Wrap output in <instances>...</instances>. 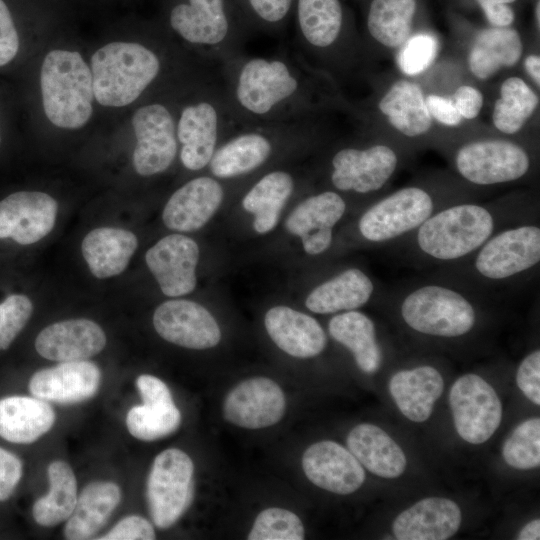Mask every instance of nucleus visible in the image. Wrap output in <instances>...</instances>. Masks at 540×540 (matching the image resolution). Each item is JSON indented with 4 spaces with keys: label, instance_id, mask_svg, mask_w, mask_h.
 Instances as JSON below:
<instances>
[{
    "label": "nucleus",
    "instance_id": "nucleus-17",
    "mask_svg": "<svg viewBox=\"0 0 540 540\" xmlns=\"http://www.w3.org/2000/svg\"><path fill=\"white\" fill-rule=\"evenodd\" d=\"M153 325L163 339L189 349L212 348L221 339L212 314L190 300H169L159 305L153 314Z\"/></svg>",
    "mask_w": 540,
    "mask_h": 540
},
{
    "label": "nucleus",
    "instance_id": "nucleus-49",
    "mask_svg": "<svg viewBox=\"0 0 540 540\" xmlns=\"http://www.w3.org/2000/svg\"><path fill=\"white\" fill-rule=\"evenodd\" d=\"M19 37L10 11L0 0V66L11 62L18 53Z\"/></svg>",
    "mask_w": 540,
    "mask_h": 540
},
{
    "label": "nucleus",
    "instance_id": "nucleus-9",
    "mask_svg": "<svg viewBox=\"0 0 540 540\" xmlns=\"http://www.w3.org/2000/svg\"><path fill=\"white\" fill-rule=\"evenodd\" d=\"M40 85L44 112L52 124L77 129L87 123L94 90L91 70L80 53L50 51L42 63Z\"/></svg>",
    "mask_w": 540,
    "mask_h": 540
},
{
    "label": "nucleus",
    "instance_id": "nucleus-52",
    "mask_svg": "<svg viewBox=\"0 0 540 540\" xmlns=\"http://www.w3.org/2000/svg\"><path fill=\"white\" fill-rule=\"evenodd\" d=\"M451 99L462 118L465 119L477 117L483 105L481 92L468 85L460 86Z\"/></svg>",
    "mask_w": 540,
    "mask_h": 540
},
{
    "label": "nucleus",
    "instance_id": "nucleus-3",
    "mask_svg": "<svg viewBox=\"0 0 540 540\" xmlns=\"http://www.w3.org/2000/svg\"><path fill=\"white\" fill-rule=\"evenodd\" d=\"M540 265V226L536 218L505 227L472 255L443 267L441 277L479 293L529 278Z\"/></svg>",
    "mask_w": 540,
    "mask_h": 540
},
{
    "label": "nucleus",
    "instance_id": "nucleus-28",
    "mask_svg": "<svg viewBox=\"0 0 540 540\" xmlns=\"http://www.w3.org/2000/svg\"><path fill=\"white\" fill-rule=\"evenodd\" d=\"M376 284L360 268H347L314 287L305 300L308 310L333 314L356 310L375 295Z\"/></svg>",
    "mask_w": 540,
    "mask_h": 540
},
{
    "label": "nucleus",
    "instance_id": "nucleus-27",
    "mask_svg": "<svg viewBox=\"0 0 540 540\" xmlns=\"http://www.w3.org/2000/svg\"><path fill=\"white\" fill-rule=\"evenodd\" d=\"M264 324L272 341L290 356L311 358L326 347V333L319 322L290 307H272L265 314Z\"/></svg>",
    "mask_w": 540,
    "mask_h": 540
},
{
    "label": "nucleus",
    "instance_id": "nucleus-51",
    "mask_svg": "<svg viewBox=\"0 0 540 540\" xmlns=\"http://www.w3.org/2000/svg\"><path fill=\"white\" fill-rule=\"evenodd\" d=\"M136 386L143 403H171V393L167 385L159 378L143 374L138 376Z\"/></svg>",
    "mask_w": 540,
    "mask_h": 540
},
{
    "label": "nucleus",
    "instance_id": "nucleus-36",
    "mask_svg": "<svg viewBox=\"0 0 540 540\" xmlns=\"http://www.w3.org/2000/svg\"><path fill=\"white\" fill-rule=\"evenodd\" d=\"M390 124L407 137H418L429 131L432 117L421 88L407 80L395 82L378 103Z\"/></svg>",
    "mask_w": 540,
    "mask_h": 540
},
{
    "label": "nucleus",
    "instance_id": "nucleus-29",
    "mask_svg": "<svg viewBox=\"0 0 540 540\" xmlns=\"http://www.w3.org/2000/svg\"><path fill=\"white\" fill-rule=\"evenodd\" d=\"M444 382L440 372L429 365L396 372L389 381V391L400 412L413 422L426 421Z\"/></svg>",
    "mask_w": 540,
    "mask_h": 540
},
{
    "label": "nucleus",
    "instance_id": "nucleus-12",
    "mask_svg": "<svg viewBox=\"0 0 540 540\" xmlns=\"http://www.w3.org/2000/svg\"><path fill=\"white\" fill-rule=\"evenodd\" d=\"M454 164L464 180L491 186L521 179L528 173L531 160L522 146L493 139L463 145L455 154Z\"/></svg>",
    "mask_w": 540,
    "mask_h": 540
},
{
    "label": "nucleus",
    "instance_id": "nucleus-6",
    "mask_svg": "<svg viewBox=\"0 0 540 540\" xmlns=\"http://www.w3.org/2000/svg\"><path fill=\"white\" fill-rule=\"evenodd\" d=\"M315 126L313 118L241 126L217 148L210 170L225 180L247 176L271 162L281 151L308 143Z\"/></svg>",
    "mask_w": 540,
    "mask_h": 540
},
{
    "label": "nucleus",
    "instance_id": "nucleus-1",
    "mask_svg": "<svg viewBox=\"0 0 540 540\" xmlns=\"http://www.w3.org/2000/svg\"><path fill=\"white\" fill-rule=\"evenodd\" d=\"M218 71L240 126L313 118L329 101L320 74L290 43L268 56L244 51L220 64Z\"/></svg>",
    "mask_w": 540,
    "mask_h": 540
},
{
    "label": "nucleus",
    "instance_id": "nucleus-44",
    "mask_svg": "<svg viewBox=\"0 0 540 540\" xmlns=\"http://www.w3.org/2000/svg\"><path fill=\"white\" fill-rule=\"evenodd\" d=\"M295 0H241L247 14V28L268 34L281 33L292 13Z\"/></svg>",
    "mask_w": 540,
    "mask_h": 540
},
{
    "label": "nucleus",
    "instance_id": "nucleus-23",
    "mask_svg": "<svg viewBox=\"0 0 540 540\" xmlns=\"http://www.w3.org/2000/svg\"><path fill=\"white\" fill-rule=\"evenodd\" d=\"M219 180L212 175H202L178 188L163 209L166 227L180 232L202 228L223 202L225 192Z\"/></svg>",
    "mask_w": 540,
    "mask_h": 540
},
{
    "label": "nucleus",
    "instance_id": "nucleus-41",
    "mask_svg": "<svg viewBox=\"0 0 540 540\" xmlns=\"http://www.w3.org/2000/svg\"><path fill=\"white\" fill-rule=\"evenodd\" d=\"M180 423L181 413L174 402L136 405L126 416L129 433L143 441L166 437L175 432Z\"/></svg>",
    "mask_w": 540,
    "mask_h": 540
},
{
    "label": "nucleus",
    "instance_id": "nucleus-35",
    "mask_svg": "<svg viewBox=\"0 0 540 540\" xmlns=\"http://www.w3.org/2000/svg\"><path fill=\"white\" fill-rule=\"evenodd\" d=\"M121 500V491L113 482L89 483L77 498L67 519L64 536L69 540L92 538L106 523Z\"/></svg>",
    "mask_w": 540,
    "mask_h": 540
},
{
    "label": "nucleus",
    "instance_id": "nucleus-31",
    "mask_svg": "<svg viewBox=\"0 0 540 540\" xmlns=\"http://www.w3.org/2000/svg\"><path fill=\"white\" fill-rule=\"evenodd\" d=\"M54 422L55 412L47 401L34 396L0 399V437L8 442L32 443L47 433Z\"/></svg>",
    "mask_w": 540,
    "mask_h": 540
},
{
    "label": "nucleus",
    "instance_id": "nucleus-47",
    "mask_svg": "<svg viewBox=\"0 0 540 540\" xmlns=\"http://www.w3.org/2000/svg\"><path fill=\"white\" fill-rule=\"evenodd\" d=\"M516 382L523 394L534 404H540V351L529 353L520 363Z\"/></svg>",
    "mask_w": 540,
    "mask_h": 540
},
{
    "label": "nucleus",
    "instance_id": "nucleus-13",
    "mask_svg": "<svg viewBox=\"0 0 540 540\" xmlns=\"http://www.w3.org/2000/svg\"><path fill=\"white\" fill-rule=\"evenodd\" d=\"M449 404L459 436L468 443L486 442L502 420V403L482 377L465 374L452 385Z\"/></svg>",
    "mask_w": 540,
    "mask_h": 540
},
{
    "label": "nucleus",
    "instance_id": "nucleus-15",
    "mask_svg": "<svg viewBox=\"0 0 540 540\" xmlns=\"http://www.w3.org/2000/svg\"><path fill=\"white\" fill-rule=\"evenodd\" d=\"M398 162L396 152L384 144L342 147L331 157L330 182L341 192L371 194L390 180Z\"/></svg>",
    "mask_w": 540,
    "mask_h": 540
},
{
    "label": "nucleus",
    "instance_id": "nucleus-55",
    "mask_svg": "<svg viewBox=\"0 0 540 540\" xmlns=\"http://www.w3.org/2000/svg\"><path fill=\"white\" fill-rule=\"evenodd\" d=\"M525 68L534 82L540 85V58L538 55H530L525 59Z\"/></svg>",
    "mask_w": 540,
    "mask_h": 540
},
{
    "label": "nucleus",
    "instance_id": "nucleus-45",
    "mask_svg": "<svg viewBox=\"0 0 540 540\" xmlns=\"http://www.w3.org/2000/svg\"><path fill=\"white\" fill-rule=\"evenodd\" d=\"M398 55L401 71L407 75H417L426 70L435 60L439 43L435 36L418 33L409 37Z\"/></svg>",
    "mask_w": 540,
    "mask_h": 540
},
{
    "label": "nucleus",
    "instance_id": "nucleus-18",
    "mask_svg": "<svg viewBox=\"0 0 540 540\" xmlns=\"http://www.w3.org/2000/svg\"><path fill=\"white\" fill-rule=\"evenodd\" d=\"M295 39L290 43L305 60L329 54L344 31V11L340 0H295L292 10Z\"/></svg>",
    "mask_w": 540,
    "mask_h": 540
},
{
    "label": "nucleus",
    "instance_id": "nucleus-4",
    "mask_svg": "<svg viewBox=\"0 0 540 540\" xmlns=\"http://www.w3.org/2000/svg\"><path fill=\"white\" fill-rule=\"evenodd\" d=\"M239 127L228 106L218 66H202L194 95L180 107L176 118L184 168L197 172L208 167L219 145Z\"/></svg>",
    "mask_w": 540,
    "mask_h": 540
},
{
    "label": "nucleus",
    "instance_id": "nucleus-24",
    "mask_svg": "<svg viewBox=\"0 0 540 540\" xmlns=\"http://www.w3.org/2000/svg\"><path fill=\"white\" fill-rule=\"evenodd\" d=\"M100 382L101 371L93 362L66 361L34 373L29 390L34 397L47 402L75 404L93 397Z\"/></svg>",
    "mask_w": 540,
    "mask_h": 540
},
{
    "label": "nucleus",
    "instance_id": "nucleus-8",
    "mask_svg": "<svg viewBox=\"0 0 540 540\" xmlns=\"http://www.w3.org/2000/svg\"><path fill=\"white\" fill-rule=\"evenodd\" d=\"M156 51L137 42H112L91 57L94 98L110 107L134 102L161 74Z\"/></svg>",
    "mask_w": 540,
    "mask_h": 540
},
{
    "label": "nucleus",
    "instance_id": "nucleus-42",
    "mask_svg": "<svg viewBox=\"0 0 540 540\" xmlns=\"http://www.w3.org/2000/svg\"><path fill=\"white\" fill-rule=\"evenodd\" d=\"M502 456L511 467L528 470L540 465V419L520 423L503 444Z\"/></svg>",
    "mask_w": 540,
    "mask_h": 540
},
{
    "label": "nucleus",
    "instance_id": "nucleus-56",
    "mask_svg": "<svg viewBox=\"0 0 540 540\" xmlns=\"http://www.w3.org/2000/svg\"><path fill=\"white\" fill-rule=\"evenodd\" d=\"M476 1L479 3L483 11H485L493 7H497L501 5H508L509 3H513L516 0H476Z\"/></svg>",
    "mask_w": 540,
    "mask_h": 540
},
{
    "label": "nucleus",
    "instance_id": "nucleus-48",
    "mask_svg": "<svg viewBox=\"0 0 540 540\" xmlns=\"http://www.w3.org/2000/svg\"><path fill=\"white\" fill-rule=\"evenodd\" d=\"M101 540H152L155 531L145 518L131 515L120 520Z\"/></svg>",
    "mask_w": 540,
    "mask_h": 540
},
{
    "label": "nucleus",
    "instance_id": "nucleus-37",
    "mask_svg": "<svg viewBox=\"0 0 540 540\" xmlns=\"http://www.w3.org/2000/svg\"><path fill=\"white\" fill-rule=\"evenodd\" d=\"M523 50L519 33L510 27L487 28L477 35L469 54V68L487 79L503 67L515 65Z\"/></svg>",
    "mask_w": 540,
    "mask_h": 540
},
{
    "label": "nucleus",
    "instance_id": "nucleus-34",
    "mask_svg": "<svg viewBox=\"0 0 540 540\" xmlns=\"http://www.w3.org/2000/svg\"><path fill=\"white\" fill-rule=\"evenodd\" d=\"M295 184L292 173L274 169L262 175L245 193L242 207L255 216L253 228L257 233L266 234L274 229Z\"/></svg>",
    "mask_w": 540,
    "mask_h": 540
},
{
    "label": "nucleus",
    "instance_id": "nucleus-21",
    "mask_svg": "<svg viewBox=\"0 0 540 540\" xmlns=\"http://www.w3.org/2000/svg\"><path fill=\"white\" fill-rule=\"evenodd\" d=\"M145 260L166 296L178 297L195 289L199 247L193 239L181 234L165 236L146 252Z\"/></svg>",
    "mask_w": 540,
    "mask_h": 540
},
{
    "label": "nucleus",
    "instance_id": "nucleus-33",
    "mask_svg": "<svg viewBox=\"0 0 540 540\" xmlns=\"http://www.w3.org/2000/svg\"><path fill=\"white\" fill-rule=\"evenodd\" d=\"M328 331L352 353L361 371L372 374L380 368L383 352L377 341L375 323L368 315L357 310L338 313L330 319Z\"/></svg>",
    "mask_w": 540,
    "mask_h": 540
},
{
    "label": "nucleus",
    "instance_id": "nucleus-58",
    "mask_svg": "<svg viewBox=\"0 0 540 540\" xmlns=\"http://www.w3.org/2000/svg\"><path fill=\"white\" fill-rule=\"evenodd\" d=\"M0 141H1V137H0Z\"/></svg>",
    "mask_w": 540,
    "mask_h": 540
},
{
    "label": "nucleus",
    "instance_id": "nucleus-50",
    "mask_svg": "<svg viewBox=\"0 0 540 540\" xmlns=\"http://www.w3.org/2000/svg\"><path fill=\"white\" fill-rule=\"evenodd\" d=\"M23 473L21 460L0 447V502L6 501L20 482Z\"/></svg>",
    "mask_w": 540,
    "mask_h": 540
},
{
    "label": "nucleus",
    "instance_id": "nucleus-11",
    "mask_svg": "<svg viewBox=\"0 0 540 540\" xmlns=\"http://www.w3.org/2000/svg\"><path fill=\"white\" fill-rule=\"evenodd\" d=\"M194 465L184 451L169 448L159 453L151 466L146 496L153 523L171 527L188 509L193 498Z\"/></svg>",
    "mask_w": 540,
    "mask_h": 540
},
{
    "label": "nucleus",
    "instance_id": "nucleus-19",
    "mask_svg": "<svg viewBox=\"0 0 540 540\" xmlns=\"http://www.w3.org/2000/svg\"><path fill=\"white\" fill-rule=\"evenodd\" d=\"M346 209V201L337 191H322L300 202L285 226L289 233L300 238L307 254L320 255L331 247L334 228Z\"/></svg>",
    "mask_w": 540,
    "mask_h": 540
},
{
    "label": "nucleus",
    "instance_id": "nucleus-43",
    "mask_svg": "<svg viewBox=\"0 0 540 540\" xmlns=\"http://www.w3.org/2000/svg\"><path fill=\"white\" fill-rule=\"evenodd\" d=\"M304 526L292 511L272 507L261 511L256 517L249 540H302Z\"/></svg>",
    "mask_w": 540,
    "mask_h": 540
},
{
    "label": "nucleus",
    "instance_id": "nucleus-2",
    "mask_svg": "<svg viewBox=\"0 0 540 540\" xmlns=\"http://www.w3.org/2000/svg\"><path fill=\"white\" fill-rule=\"evenodd\" d=\"M535 214L463 200L438 210L394 245L402 246L417 263L445 267L472 255L499 230Z\"/></svg>",
    "mask_w": 540,
    "mask_h": 540
},
{
    "label": "nucleus",
    "instance_id": "nucleus-20",
    "mask_svg": "<svg viewBox=\"0 0 540 540\" xmlns=\"http://www.w3.org/2000/svg\"><path fill=\"white\" fill-rule=\"evenodd\" d=\"M58 205L38 191L15 192L0 201V239L21 245L38 242L54 227Z\"/></svg>",
    "mask_w": 540,
    "mask_h": 540
},
{
    "label": "nucleus",
    "instance_id": "nucleus-40",
    "mask_svg": "<svg viewBox=\"0 0 540 540\" xmlns=\"http://www.w3.org/2000/svg\"><path fill=\"white\" fill-rule=\"evenodd\" d=\"M538 103V96L523 79L510 77L501 85L500 98L493 109V123L503 133H517L536 110Z\"/></svg>",
    "mask_w": 540,
    "mask_h": 540
},
{
    "label": "nucleus",
    "instance_id": "nucleus-32",
    "mask_svg": "<svg viewBox=\"0 0 540 540\" xmlns=\"http://www.w3.org/2000/svg\"><path fill=\"white\" fill-rule=\"evenodd\" d=\"M138 246L132 232L112 227L90 231L82 241V253L91 273L108 278L123 272Z\"/></svg>",
    "mask_w": 540,
    "mask_h": 540
},
{
    "label": "nucleus",
    "instance_id": "nucleus-30",
    "mask_svg": "<svg viewBox=\"0 0 540 540\" xmlns=\"http://www.w3.org/2000/svg\"><path fill=\"white\" fill-rule=\"evenodd\" d=\"M347 446L360 464L379 477L397 478L406 468L401 447L374 424L355 426L347 436Z\"/></svg>",
    "mask_w": 540,
    "mask_h": 540
},
{
    "label": "nucleus",
    "instance_id": "nucleus-39",
    "mask_svg": "<svg viewBox=\"0 0 540 540\" xmlns=\"http://www.w3.org/2000/svg\"><path fill=\"white\" fill-rule=\"evenodd\" d=\"M416 0H373L367 15L369 34L380 44L395 48L410 36Z\"/></svg>",
    "mask_w": 540,
    "mask_h": 540
},
{
    "label": "nucleus",
    "instance_id": "nucleus-54",
    "mask_svg": "<svg viewBox=\"0 0 540 540\" xmlns=\"http://www.w3.org/2000/svg\"><path fill=\"white\" fill-rule=\"evenodd\" d=\"M520 540H538L540 539V521L535 519L527 523L518 534Z\"/></svg>",
    "mask_w": 540,
    "mask_h": 540
},
{
    "label": "nucleus",
    "instance_id": "nucleus-14",
    "mask_svg": "<svg viewBox=\"0 0 540 540\" xmlns=\"http://www.w3.org/2000/svg\"><path fill=\"white\" fill-rule=\"evenodd\" d=\"M132 127L135 171L144 177L166 171L178 153L176 118L171 108L160 102L143 105L135 111Z\"/></svg>",
    "mask_w": 540,
    "mask_h": 540
},
{
    "label": "nucleus",
    "instance_id": "nucleus-10",
    "mask_svg": "<svg viewBox=\"0 0 540 540\" xmlns=\"http://www.w3.org/2000/svg\"><path fill=\"white\" fill-rule=\"evenodd\" d=\"M453 203L442 202L420 186H406L375 201L359 217V237L374 246H390L417 230L438 210Z\"/></svg>",
    "mask_w": 540,
    "mask_h": 540
},
{
    "label": "nucleus",
    "instance_id": "nucleus-26",
    "mask_svg": "<svg viewBox=\"0 0 540 540\" xmlns=\"http://www.w3.org/2000/svg\"><path fill=\"white\" fill-rule=\"evenodd\" d=\"M461 520V510L454 501L428 497L401 512L392 529L399 540H445L457 532Z\"/></svg>",
    "mask_w": 540,
    "mask_h": 540
},
{
    "label": "nucleus",
    "instance_id": "nucleus-25",
    "mask_svg": "<svg viewBox=\"0 0 540 540\" xmlns=\"http://www.w3.org/2000/svg\"><path fill=\"white\" fill-rule=\"evenodd\" d=\"M106 335L88 319H70L44 328L35 340L38 354L46 359L66 362L86 360L103 350Z\"/></svg>",
    "mask_w": 540,
    "mask_h": 540
},
{
    "label": "nucleus",
    "instance_id": "nucleus-7",
    "mask_svg": "<svg viewBox=\"0 0 540 540\" xmlns=\"http://www.w3.org/2000/svg\"><path fill=\"white\" fill-rule=\"evenodd\" d=\"M227 0H186L174 5L169 25L180 39L195 48L200 62L219 66L244 52L248 29L235 18Z\"/></svg>",
    "mask_w": 540,
    "mask_h": 540
},
{
    "label": "nucleus",
    "instance_id": "nucleus-38",
    "mask_svg": "<svg viewBox=\"0 0 540 540\" xmlns=\"http://www.w3.org/2000/svg\"><path fill=\"white\" fill-rule=\"evenodd\" d=\"M49 492L33 505L32 515L43 527L56 526L67 520L77 502V482L73 470L64 461L57 460L47 469Z\"/></svg>",
    "mask_w": 540,
    "mask_h": 540
},
{
    "label": "nucleus",
    "instance_id": "nucleus-5",
    "mask_svg": "<svg viewBox=\"0 0 540 540\" xmlns=\"http://www.w3.org/2000/svg\"><path fill=\"white\" fill-rule=\"evenodd\" d=\"M477 293L439 277L409 284L393 295L408 328L422 335L457 338L471 332L477 322Z\"/></svg>",
    "mask_w": 540,
    "mask_h": 540
},
{
    "label": "nucleus",
    "instance_id": "nucleus-22",
    "mask_svg": "<svg viewBox=\"0 0 540 540\" xmlns=\"http://www.w3.org/2000/svg\"><path fill=\"white\" fill-rule=\"evenodd\" d=\"M302 468L314 485L339 495L355 492L365 480L364 469L356 457L330 440L309 446L302 456Z\"/></svg>",
    "mask_w": 540,
    "mask_h": 540
},
{
    "label": "nucleus",
    "instance_id": "nucleus-16",
    "mask_svg": "<svg viewBox=\"0 0 540 540\" xmlns=\"http://www.w3.org/2000/svg\"><path fill=\"white\" fill-rule=\"evenodd\" d=\"M286 400L280 386L267 377H254L237 384L225 397L223 416L235 426L262 429L284 416Z\"/></svg>",
    "mask_w": 540,
    "mask_h": 540
},
{
    "label": "nucleus",
    "instance_id": "nucleus-53",
    "mask_svg": "<svg viewBox=\"0 0 540 540\" xmlns=\"http://www.w3.org/2000/svg\"><path fill=\"white\" fill-rule=\"evenodd\" d=\"M431 117L446 126H456L462 116L458 112L451 98L438 95H429L425 99Z\"/></svg>",
    "mask_w": 540,
    "mask_h": 540
},
{
    "label": "nucleus",
    "instance_id": "nucleus-57",
    "mask_svg": "<svg viewBox=\"0 0 540 540\" xmlns=\"http://www.w3.org/2000/svg\"><path fill=\"white\" fill-rule=\"evenodd\" d=\"M539 12H540V2L538 0L537 3H536V8H535V18H536L538 26L540 24V16H539L540 13Z\"/></svg>",
    "mask_w": 540,
    "mask_h": 540
},
{
    "label": "nucleus",
    "instance_id": "nucleus-46",
    "mask_svg": "<svg viewBox=\"0 0 540 540\" xmlns=\"http://www.w3.org/2000/svg\"><path fill=\"white\" fill-rule=\"evenodd\" d=\"M33 312L31 300L13 294L0 303V350L7 349L29 321Z\"/></svg>",
    "mask_w": 540,
    "mask_h": 540
}]
</instances>
